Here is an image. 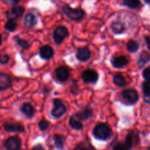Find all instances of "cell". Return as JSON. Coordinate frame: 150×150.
I'll use <instances>...</instances> for the list:
<instances>
[{"label":"cell","mask_w":150,"mask_h":150,"mask_svg":"<svg viewBox=\"0 0 150 150\" xmlns=\"http://www.w3.org/2000/svg\"><path fill=\"white\" fill-rule=\"evenodd\" d=\"M112 129L105 123H99L93 130L94 137L99 140H107L112 136Z\"/></svg>","instance_id":"1"},{"label":"cell","mask_w":150,"mask_h":150,"mask_svg":"<svg viewBox=\"0 0 150 150\" xmlns=\"http://www.w3.org/2000/svg\"><path fill=\"white\" fill-rule=\"evenodd\" d=\"M63 13L69 18L70 20L74 21H79L81 19L83 18L85 13L82 9L80 8H72L68 4H66L62 8Z\"/></svg>","instance_id":"2"},{"label":"cell","mask_w":150,"mask_h":150,"mask_svg":"<svg viewBox=\"0 0 150 150\" xmlns=\"http://www.w3.org/2000/svg\"><path fill=\"white\" fill-rule=\"evenodd\" d=\"M52 103L54 105V108L51 111V116L56 119L63 117L67 111V108H66V105L63 103V101L60 99L56 98V99L53 100Z\"/></svg>","instance_id":"3"},{"label":"cell","mask_w":150,"mask_h":150,"mask_svg":"<svg viewBox=\"0 0 150 150\" xmlns=\"http://www.w3.org/2000/svg\"><path fill=\"white\" fill-rule=\"evenodd\" d=\"M69 31H68L67 28L62 26H57L54 29V33H53V39L56 43L60 45L69 36Z\"/></svg>","instance_id":"4"},{"label":"cell","mask_w":150,"mask_h":150,"mask_svg":"<svg viewBox=\"0 0 150 150\" xmlns=\"http://www.w3.org/2000/svg\"><path fill=\"white\" fill-rule=\"evenodd\" d=\"M121 95L122 98L129 104L136 103L139 98L137 91L132 89H124L122 91Z\"/></svg>","instance_id":"5"},{"label":"cell","mask_w":150,"mask_h":150,"mask_svg":"<svg viewBox=\"0 0 150 150\" xmlns=\"http://www.w3.org/2000/svg\"><path fill=\"white\" fill-rule=\"evenodd\" d=\"M82 80L85 83H94L98 81L99 74L96 70H91V69H87L85 70L81 74Z\"/></svg>","instance_id":"6"},{"label":"cell","mask_w":150,"mask_h":150,"mask_svg":"<svg viewBox=\"0 0 150 150\" xmlns=\"http://www.w3.org/2000/svg\"><path fill=\"white\" fill-rule=\"evenodd\" d=\"M21 141L18 136L8 138L4 142V146L7 150H20Z\"/></svg>","instance_id":"7"},{"label":"cell","mask_w":150,"mask_h":150,"mask_svg":"<svg viewBox=\"0 0 150 150\" xmlns=\"http://www.w3.org/2000/svg\"><path fill=\"white\" fill-rule=\"evenodd\" d=\"M134 134L130 133L127 135L124 143H118L113 147V150H129L133 144Z\"/></svg>","instance_id":"8"},{"label":"cell","mask_w":150,"mask_h":150,"mask_svg":"<svg viewBox=\"0 0 150 150\" xmlns=\"http://www.w3.org/2000/svg\"><path fill=\"white\" fill-rule=\"evenodd\" d=\"M55 76L57 81L61 82H65L69 79L70 76V72L66 67L60 66L56 68L55 70Z\"/></svg>","instance_id":"9"},{"label":"cell","mask_w":150,"mask_h":150,"mask_svg":"<svg viewBox=\"0 0 150 150\" xmlns=\"http://www.w3.org/2000/svg\"><path fill=\"white\" fill-rule=\"evenodd\" d=\"M24 12V7L20 5H14L7 13V16L9 18L17 19L20 18Z\"/></svg>","instance_id":"10"},{"label":"cell","mask_w":150,"mask_h":150,"mask_svg":"<svg viewBox=\"0 0 150 150\" xmlns=\"http://www.w3.org/2000/svg\"><path fill=\"white\" fill-rule=\"evenodd\" d=\"M39 54L41 58L48 60L52 58L54 56V50L50 45H44L40 48Z\"/></svg>","instance_id":"11"},{"label":"cell","mask_w":150,"mask_h":150,"mask_svg":"<svg viewBox=\"0 0 150 150\" xmlns=\"http://www.w3.org/2000/svg\"><path fill=\"white\" fill-rule=\"evenodd\" d=\"M76 114V117L81 120V121H85L88 119L91 118L93 116V109L90 108L89 106L86 105L84 108H82L79 112H77Z\"/></svg>","instance_id":"12"},{"label":"cell","mask_w":150,"mask_h":150,"mask_svg":"<svg viewBox=\"0 0 150 150\" xmlns=\"http://www.w3.org/2000/svg\"><path fill=\"white\" fill-rule=\"evenodd\" d=\"M91 52L88 48H80L77 50L76 57L79 62H87L91 58Z\"/></svg>","instance_id":"13"},{"label":"cell","mask_w":150,"mask_h":150,"mask_svg":"<svg viewBox=\"0 0 150 150\" xmlns=\"http://www.w3.org/2000/svg\"><path fill=\"white\" fill-rule=\"evenodd\" d=\"M4 128L6 131L14 132V133H22L24 131V127L21 123H5L4 125Z\"/></svg>","instance_id":"14"},{"label":"cell","mask_w":150,"mask_h":150,"mask_svg":"<svg viewBox=\"0 0 150 150\" xmlns=\"http://www.w3.org/2000/svg\"><path fill=\"white\" fill-rule=\"evenodd\" d=\"M11 79L9 75L4 73H0V92L4 91L11 86Z\"/></svg>","instance_id":"15"},{"label":"cell","mask_w":150,"mask_h":150,"mask_svg":"<svg viewBox=\"0 0 150 150\" xmlns=\"http://www.w3.org/2000/svg\"><path fill=\"white\" fill-rule=\"evenodd\" d=\"M129 62V60L125 56H119L112 59V64L115 68H122Z\"/></svg>","instance_id":"16"},{"label":"cell","mask_w":150,"mask_h":150,"mask_svg":"<svg viewBox=\"0 0 150 150\" xmlns=\"http://www.w3.org/2000/svg\"><path fill=\"white\" fill-rule=\"evenodd\" d=\"M110 29L115 35H121L125 31V26L122 22L114 21L110 23Z\"/></svg>","instance_id":"17"},{"label":"cell","mask_w":150,"mask_h":150,"mask_svg":"<svg viewBox=\"0 0 150 150\" xmlns=\"http://www.w3.org/2000/svg\"><path fill=\"white\" fill-rule=\"evenodd\" d=\"M37 23H38V19L35 15L29 13L25 16L24 18V24L26 27L31 28L32 26H35Z\"/></svg>","instance_id":"18"},{"label":"cell","mask_w":150,"mask_h":150,"mask_svg":"<svg viewBox=\"0 0 150 150\" xmlns=\"http://www.w3.org/2000/svg\"><path fill=\"white\" fill-rule=\"evenodd\" d=\"M20 111H21L22 114H24L28 118H32L35 114V109L33 106L29 103H25L21 106Z\"/></svg>","instance_id":"19"},{"label":"cell","mask_w":150,"mask_h":150,"mask_svg":"<svg viewBox=\"0 0 150 150\" xmlns=\"http://www.w3.org/2000/svg\"><path fill=\"white\" fill-rule=\"evenodd\" d=\"M69 124L71 126V127L77 130H82V127H83V125H82V121L76 117V114H74V115H72L70 117Z\"/></svg>","instance_id":"20"},{"label":"cell","mask_w":150,"mask_h":150,"mask_svg":"<svg viewBox=\"0 0 150 150\" xmlns=\"http://www.w3.org/2000/svg\"><path fill=\"white\" fill-rule=\"evenodd\" d=\"M150 60V55L147 52H144L140 55L139 59H138V62H137V64H138V67L139 68H141V67H144L147 62Z\"/></svg>","instance_id":"21"},{"label":"cell","mask_w":150,"mask_h":150,"mask_svg":"<svg viewBox=\"0 0 150 150\" xmlns=\"http://www.w3.org/2000/svg\"><path fill=\"white\" fill-rule=\"evenodd\" d=\"M17 21L14 18H8V20L6 22L5 25H4V28H5L6 30L9 31L10 32H14L16 29V28H17Z\"/></svg>","instance_id":"22"},{"label":"cell","mask_w":150,"mask_h":150,"mask_svg":"<svg viewBox=\"0 0 150 150\" xmlns=\"http://www.w3.org/2000/svg\"><path fill=\"white\" fill-rule=\"evenodd\" d=\"M113 83L115 85H116L119 87H123L125 86L126 84V81L125 80V79L124 78V76H122L121 75L116 74L113 76Z\"/></svg>","instance_id":"23"},{"label":"cell","mask_w":150,"mask_h":150,"mask_svg":"<svg viewBox=\"0 0 150 150\" xmlns=\"http://www.w3.org/2000/svg\"><path fill=\"white\" fill-rule=\"evenodd\" d=\"M122 4L124 6H126L129 8L135 9L139 7L141 4V1L140 0H123Z\"/></svg>","instance_id":"24"},{"label":"cell","mask_w":150,"mask_h":150,"mask_svg":"<svg viewBox=\"0 0 150 150\" xmlns=\"http://www.w3.org/2000/svg\"><path fill=\"white\" fill-rule=\"evenodd\" d=\"M54 142L56 147L59 149H63L65 144V139L60 135H55L54 136Z\"/></svg>","instance_id":"25"},{"label":"cell","mask_w":150,"mask_h":150,"mask_svg":"<svg viewBox=\"0 0 150 150\" xmlns=\"http://www.w3.org/2000/svg\"><path fill=\"white\" fill-rule=\"evenodd\" d=\"M138 48H139V44L138 42L133 40H130L126 44V49L130 53L136 52Z\"/></svg>","instance_id":"26"},{"label":"cell","mask_w":150,"mask_h":150,"mask_svg":"<svg viewBox=\"0 0 150 150\" xmlns=\"http://www.w3.org/2000/svg\"><path fill=\"white\" fill-rule=\"evenodd\" d=\"M13 39L16 40V42H17L19 46L21 48H22L23 50L27 49V48L29 47V42H28L26 40H25L20 38L19 36H15L14 38H13Z\"/></svg>","instance_id":"27"},{"label":"cell","mask_w":150,"mask_h":150,"mask_svg":"<svg viewBox=\"0 0 150 150\" xmlns=\"http://www.w3.org/2000/svg\"><path fill=\"white\" fill-rule=\"evenodd\" d=\"M49 122L47 120H41V121L39 122V123H38V127H39L40 130H42V131L47 130V129L49 128Z\"/></svg>","instance_id":"28"},{"label":"cell","mask_w":150,"mask_h":150,"mask_svg":"<svg viewBox=\"0 0 150 150\" xmlns=\"http://www.w3.org/2000/svg\"><path fill=\"white\" fill-rule=\"evenodd\" d=\"M143 92L144 95H150V81H146L143 83Z\"/></svg>","instance_id":"29"},{"label":"cell","mask_w":150,"mask_h":150,"mask_svg":"<svg viewBox=\"0 0 150 150\" xmlns=\"http://www.w3.org/2000/svg\"><path fill=\"white\" fill-rule=\"evenodd\" d=\"M10 60V57L6 54H0V64H7Z\"/></svg>","instance_id":"30"},{"label":"cell","mask_w":150,"mask_h":150,"mask_svg":"<svg viewBox=\"0 0 150 150\" xmlns=\"http://www.w3.org/2000/svg\"><path fill=\"white\" fill-rule=\"evenodd\" d=\"M143 77L146 81H150V67L144 69L143 71Z\"/></svg>","instance_id":"31"},{"label":"cell","mask_w":150,"mask_h":150,"mask_svg":"<svg viewBox=\"0 0 150 150\" xmlns=\"http://www.w3.org/2000/svg\"><path fill=\"white\" fill-rule=\"evenodd\" d=\"M74 84L71 86L70 88V91L71 93L73 94H76V92H77V89H78V86H77V82H76V80H74Z\"/></svg>","instance_id":"32"},{"label":"cell","mask_w":150,"mask_h":150,"mask_svg":"<svg viewBox=\"0 0 150 150\" xmlns=\"http://www.w3.org/2000/svg\"><path fill=\"white\" fill-rule=\"evenodd\" d=\"M21 0H4V2L8 5H16Z\"/></svg>","instance_id":"33"},{"label":"cell","mask_w":150,"mask_h":150,"mask_svg":"<svg viewBox=\"0 0 150 150\" xmlns=\"http://www.w3.org/2000/svg\"><path fill=\"white\" fill-rule=\"evenodd\" d=\"M74 150H95V149L91 146H82V145H81V146H77Z\"/></svg>","instance_id":"34"},{"label":"cell","mask_w":150,"mask_h":150,"mask_svg":"<svg viewBox=\"0 0 150 150\" xmlns=\"http://www.w3.org/2000/svg\"><path fill=\"white\" fill-rule=\"evenodd\" d=\"M145 41H146V44L147 48H148L149 50H150V37H146Z\"/></svg>","instance_id":"35"},{"label":"cell","mask_w":150,"mask_h":150,"mask_svg":"<svg viewBox=\"0 0 150 150\" xmlns=\"http://www.w3.org/2000/svg\"><path fill=\"white\" fill-rule=\"evenodd\" d=\"M144 100L146 103L150 104V95H145V97H144Z\"/></svg>","instance_id":"36"},{"label":"cell","mask_w":150,"mask_h":150,"mask_svg":"<svg viewBox=\"0 0 150 150\" xmlns=\"http://www.w3.org/2000/svg\"><path fill=\"white\" fill-rule=\"evenodd\" d=\"M33 150H44V148L41 145H38V146H35L33 148Z\"/></svg>","instance_id":"37"},{"label":"cell","mask_w":150,"mask_h":150,"mask_svg":"<svg viewBox=\"0 0 150 150\" xmlns=\"http://www.w3.org/2000/svg\"><path fill=\"white\" fill-rule=\"evenodd\" d=\"M144 1L147 4H150V0H144Z\"/></svg>","instance_id":"38"},{"label":"cell","mask_w":150,"mask_h":150,"mask_svg":"<svg viewBox=\"0 0 150 150\" xmlns=\"http://www.w3.org/2000/svg\"><path fill=\"white\" fill-rule=\"evenodd\" d=\"M1 42H2V38H1V35H0V45H1Z\"/></svg>","instance_id":"39"}]
</instances>
